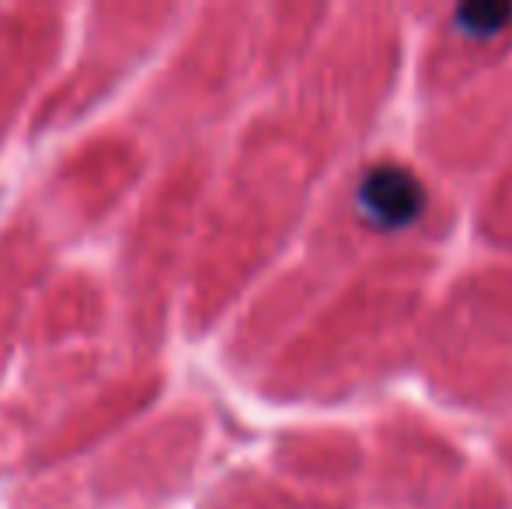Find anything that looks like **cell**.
<instances>
[{"instance_id": "cell-1", "label": "cell", "mask_w": 512, "mask_h": 509, "mask_svg": "<svg viewBox=\"0 0 512 509\" xmlns=\"http://www.w3.org/2000/svg\"><path fill=\"white\" fill-rule=\"evenodd\" d=\"M422 206V185L411 171L398 168V164H377L359 182V210L373 227H384V231L408 227L422 213Z\"/></svg>"}, {"instance_id": "cell-2", "label": "cell", "mask_w": 512, "mask_h": 509, "mask_svg": "<svg viewBox=\"0 0 512 509\" xmlns=\"http://www.w3.org/2000/svg\"><path fill=\"white\" fill-rule=\"evenodd\" d=\"M512 18V4H467L457 11V25L467 35H495Z\"/></svg>"}]
</instances>
